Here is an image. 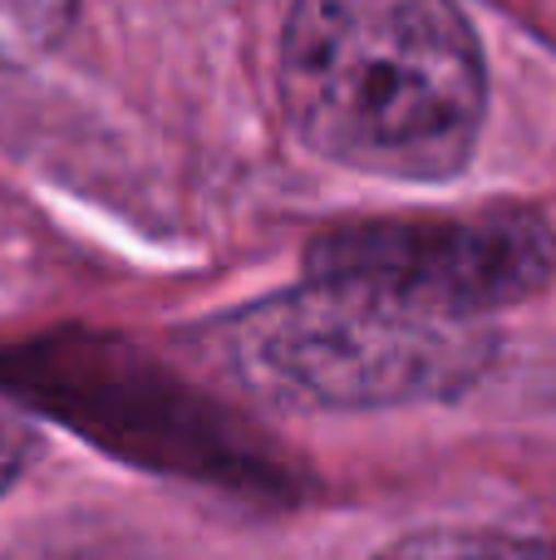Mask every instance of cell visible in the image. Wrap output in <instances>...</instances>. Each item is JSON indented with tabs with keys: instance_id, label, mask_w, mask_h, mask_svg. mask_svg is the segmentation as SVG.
Returning a JSON list of instances; mask_svg holds the SVG:
<instances>
[{
	"instance_id": "6",
	"label": "cell",
	"mask_w": 556,
	"mask_h": 560,
	"mask_svg": "<svg viewBox=\"0 0 556 560\" xmlns=\"http://www.w3.org/2000/svg\"><path fill=\"white\" fill-rule=\"evenodd\" d=\"M30 457H35V428L10 398H0V497L25 477Z\"/></svg>"
},
{
	"instance_id": "4",
	"label": "cell",
	"mask_w": 556,
	"mask_h": 560,
	"mask_svg": "<svg viewBox=\"0 0 556 560\" xmlns=\"http://www.w3.org/2000/svg\"><path fill=\"white\" fill-rule=\"evenodd\" d=\"M374 560H556V541H542V536L439 526V532L399 536V541L384 546Z\"/></svg>"
},
{
	"instance_id": "2",
	"label": "cell",
	"mask_w": 556,
	"mask_h": 560,
	"mask_svg": "<svg viewBox=\"0 0 556 560\" xmlns=\"http://www.w3.org/2000/svg\"><path fill=\"white\" fill-rule=\"evenodd\" d=\"M246 394L301 413H360L459 398L498 354L488 325H459L340 280H305L217 325Z\"/></svg>"
},
{
	"instance_id": "3",
	"label": "cell",
	"mask_w": 556,
	"mask_h": 560,
	"mask_svg": "<svg viewBox=\"0 0 556 560\" xmlns=\"http://www.w3.org/2000/svg\"><path fill=\"white\" fill-rule=\"evenodd\" d=\"M556 226L537 207L493 202L473 212H409L345 222L305 246V280H340L459 325L547 290Z\"/></svg>"
},
{
	"instance_id": "1",
	"label": "cell",
	"mask_w": 556,
	"mask_h": 560,
	"mask_svg": "<svg viewBox=\"0 0 556 560\" xmlns=\"http://www.w3.org/2000/svg\"><path fill=\"white\" fill-rule=\"evenodd\" d=\"M276 84L311 153L409 183L463 173L488 114L483 45L459 0H296Z\"/></svg>"
},
{
	"instance_id": "5",
	"label": "cell",
	"mask_w": 556,
	"mask_h": 560,
	"mask_svg": "<svg viewBox=\"0 0 556 560\" xmlns=\"http://www.w3.org/2000/svg\"><path fill=\"white\" fill-rule=\"evenodd\" d=\"M74 0H0V59H30L65 35Z\"/></svg>"
}]
</instances>
